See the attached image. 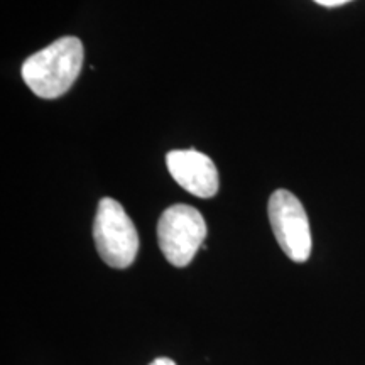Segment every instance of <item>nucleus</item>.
Wrapping results in <instances>:
<instances>
[{"label":"nucleus","mask_w":365,"mask_h":365,"mask_svg":"<svg viewBox=\"0 0 365 365\" xmlns=\"http://www.w3.org/2000/svg\"><path fill=\"white\" fill-rule=\"evenodd\" d=\"M83 59L81 41L75 36H65L27 58L22 65V78L38 97L58 98L78 78Z\"/></svg>","instance_id":"obj_1"},{"label":"nucleus","mask_w":365,"mask_h":365,"mask_svg":"<svg viewBox=\"0 0 365 365\" xmlns=\"http://www.w3.org/2000/svg\"><path fill=\"white\" fill-rule=\"evenodd\" d=\"M93 240L98 255L107 266L125 269L139 252V235L124 207L113 198L98 202L93 222Z\"/></svg>","instance_id":"obj_2"},{"label":"nucleus","mask_w":365,"mask_h":365,"mask_svg":"<svg viewBox=\"0 0 365 365\" xmlns=\"http://www.w3.org/2000/svg\"><path fill=\"white\" fill-rule=\"evenodd\" d=\"M208 228L202 213L188 205H173L158 222L159 249L175 267H186L207 239Z\"/></svg>","instance_id":"obj_3"},{"label":"nucleus","mask_w":365,"mask_h":365,"mask_svg":"<svg viewBox=\"0 0 365 365\" xmlns=\"http://www.w3.org/2000/svg\"><path fill=\"white\" fill-rule=\"evenodd\" d=\"M274 237L294 262H307L312 254V232L304 207L287 190L274 191L267 205Z\"/></svg>","instance_id":"obj_4"},{"label":"nucleus","mask_w":365,"mask_h":365,"mask_svg":"<svg viewBox=\"0 0 365 365\" xmlns=\"http://www.w3.org/2000/svg\"><path fill=\"white\" fill-rule=\"evenodd\" d=\"M168 170L175 181L188 193L198 198H212L217 195L218 171L207 154L195 149L171 150L166 156Z\"/></svg>","instance_id":"obj_5"},{"label":"nucleus","mask_w":365,"mask_h":365,"mask_svg":"<svg viewBox=\"0 0 365 365\" xmlns=\"http://www.w3.org/2000/svg\"><path fill=\"white\" fill-rule=\"evenodd\" d=\"M313 2H317L323 7H339V6H344V4L352 2V0H313Z\"/></svg>","instance_id":"obj_6"},{"label":"nucleus","mask_w":365,"mask_h":365,"mask_svg":"<svg viewBox=\"0 0 365 365\" xmlns=\"http://www.w3.org/2000/svg\"><path fill=\"white\" fill-rule=\"evenodd\" d=\"M149 365H176L175 362H173L171 359H166V357H159L156 360H153Z\"/></svg>","instance_id":"obj_7"}]
</instances>
